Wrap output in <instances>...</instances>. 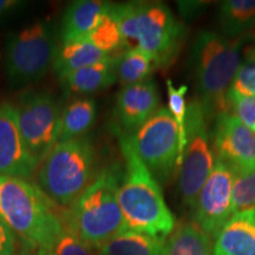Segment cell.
<instances>
[{"label":"cell","mask_w":255,"mask_h":255,"mask_svg":"<svg viewBox=\"0 0 255 255\" xmlns=\"http://www.w3.org/2000/svg\"><path fill=\"white\" fill-rule=\"evenodd\" d=\"M124 173L117 193L128 231L165 240L176 227L159 183L136 154L129 135H120Z\"/></svg>","instance_id":"1"},{"label":"cell","mask_w":255,"mask_h":255,"mask_svg":"<svg viewBox=\"0 0 255 255\" xmlns=\"http://www.w3.org/2000/svg\"><path fill=\"white\" fill-rule=\"evenodd\" d=\"M0 220L20 244L31 245L51 254L64 231L62 210L43 191L21 178L0 175Z\"/></svg>","instance_id":"2"},{"label":"cell","mask_w":255,"mask_h":255,"mask_svg":"<svg viewBox=\"0 0 255 255\" xmlns=\"http://www.w3.org/2000/svg\"><path fill=\"white\" fill-rule=\"evenodd\" d=\"M242 40L228 39L212 31L195 37L190 51V66L199 102L207 120L229 113L228 90L242 63Z\"/></svg>","instance_id":"3"},{"label":"cell","mask_w":255,"mask_h":255,"mask_svg":"<svg viewBox=\"0 0 255 255\" xmlns=\"http://www.w3.org/2000/svg\"><path fill=\"white\" fill-rule=\"evenodd\" d=\"M121 178L122 171L117 165L101 169L81 197L62 210L64 228L95 250L128 231L117 199Z\"/></svg>","instance_id":"4"},{"label":"cell","mask_w":255,"mask_h":255,"mask_svg":"<svg viewBox=\"0 0 255 255\" xmlns=\"http://www.w3.org/2000/svg\"><path fill=\"white\" fill-rule=\"evenodd\" d=\"M101 169L87 136L58 142L36 171L37 187L60 210H66L94 182Z\"/></svg>","instance_id":"5"},{"label":"cell","mask_w":255,"mask_h":255,"mask_svg":"<svg viewBox=\"0 0 255 255\" xmlns=\"http://www.w3.org/2000/svg\"><path fill=\"white\" fill-rule=\"evenodd\" d=\"M126 49L138 47L155 60L157 66L168 65L176 56L183 28L165 4L130 1L114 4Z\"/></svg>","instance_id":"6"},{"label":"cell","mask_w":255,"mask_h":255,"mask_svg":"<svg viewBox=\"0 0 255 255\" xmlns=\"http://www.w3.org/2000/svg\"><path fill=\"white\" fill-rule=\"evenodd\" d=\"M55 21L39 19L7 37L4 65L7 81L13 87L39 82L52 69L58 44Z\"/></svg>","instance_id":"7"},{"label":"cell","mask_w":255,"mask_h":255,"mask_svg":"<svg viewBox=\"0 0 255 255\" xmlns=\"http://www.w3.org/2000/svg\"><path fill=\"white\" fill-rule=\"evenodd\" d=\"M130 136L137 156L158 183H167L180 167L178 128L168 108H159Z\"/></svg>","instance_id":"8"},{"label":"cell","mask_w":255,"mask_h":255,"mask_svg":"<svg viewBox=\"0 0 255 255\" xmlns=\"http://www.w3.org/2000/svg\"><path fill=\"white\" fill-rule=\"evenodd\" d=\"M214 163L206 114L199 102L193 101L188 104L186 144L178 167V191L184 206L193 208Z\"/></svg>","instance_id":"9"},{"label":"cell","mask_w":255,"mask_h":255,"mask_svg":"<svg viewBox=\"0 0 255 255\" xmlns=\"http://www.w3.org/2000/svg\"><path fill=\"white\" fill-rule=\"evenodd\" d=\"M19 129L28 151L39 165L59 142L62 104L46 91H27L14 105Z\"/></svg>","instance_id":"10"},{"label":"cell","mask_w":255,"mask_h":255,"mask_svg":"<svg viewBox=\"0 0 255 255\" xmlns=\"http://www.w3.org/2000/svg\"><path fill=\"white\" fill-rule=\"evenodd\" d=\"M232 170L215 159L214 168L201 188L193 210V221L215 239L232 216Z\"/></svg>","instance_id":"11"},{"label":"cell","mask_w":255,"mask_h":255,"mask_svg":"<svg viewBox=\"0 0 255 255\" xmlns=\"http://www.w3.org/2000/svg\"><path fill=\"white\" fill-rule=\"evenodd\" d=\"M214 158L232 171L255 170V132L231 113L215 117L212 131Z\"/></svg>","instance_id":"12"},{"label":"cell","mask_w":255,"mask_h":255,"mask_svg":"<svg viewBox=\"0 0 255 255\" xmlns=\"http://www.w3.org/2000/svg\"><path fill=\"white\" fill-rule=\"evenodd\" d=\"M37 168L21 136L14 105L0 103V175L27 181Z\"/></svg>","instance_id":"13"},{"label":"cell","mask_w":255,"mask_h":255,"mask_svg":"<svg viewBox=\"0 0 255 255\" xmlns=\"http://www.w3.org/2000/svg\"><path fill=\"white\" fill-rule=\"evenodd\" d=\"M157 85L151 79L121 89L115 105V117L124 135H132L158 110Z\"/></svg>","instance_id":"14"},{"label":"cell","mask_w":255,"mask_h":255,"mask_svg":"<svg viewBox=\"0 0 255 255\" xmlns=\"http://www.w3.org/2000/svg\"><path fill=\"white\" fill-rule=\"evenodd\" d=\"M215 255H255V209L233 214L214 239Z\"/></svg>","instance_id":"15"},{"label":"cell","mask_w":255,"mask_h":255,"mask_svg":"<svg viewBox=\"0 0 255 255\" xmlns=\"http://www.w3.org/2000/svg\"><path fill=\"white\" fill-rule=\"evenodd\" d=\"M111 2L101 0H77L64 11L59 27L62 43L85 38L107 13Z\"/></svg>","instance_id":"16"},{"label":"cell","mask_w":255,"mask_h":255,"mask_svg":"<svg viewBox=\"0 0 255 255\" xmlns=\"http://www.w3.org/2000/svg\"><path fill=\"white\" fill-rule=\"evenodd\" d=\"M120 53L111 55L100 63L70 73L59 79L64 90L71 95H89L111 87L117 81Z\"/></svg>","instance_id":"17"},{"label":"cell","mask_w":255,"mask_h":255,"mask_svg":"<svg viewBox=\"0 0 255 255\" xmlns=\"http://www.w3.org/2000/svg\"><path fill=\"white\" fill-rule=\"evenodd\" d=\"M108 57L109 55L98 50L90 41L81 38L59 44L52 69L58 78L62 79L70 73L100 63Z\"/></svg>","instance_id":"18"},{"label":"cell","mask_w":255,"mask_h":255,"mask_svg":"<svg viewBox=\"0 0 255 255\" xmlns=\"http://www.w3.org/2000/svg\"><path fill=\"white\" fill-rule=\"evenodd\" d=\"M163 255H215L214 239L194 221L182 222L164 242Z\"/></svg>","instance_id":"19"},{"label":"cell","mask_w":255,"mask_h":255,"mask_svg":"<svg viewBox=\"0 0 255 255\" xmlns=\"http://www.w3.org/2000/svg\"><path fill=\"white\" fill-rule=\"evenodd\" d=\"M97 107L90 98H75L63 108L59 142L85 136L96 121Z\"/></svg>","instance_id":"20"},{"label":"cell","mask_w":255,"mask_h":255,"mask_svg":"<svg viewBox=\"0 0 255 255\" xmlns=\"http://www.w3.org/2000/svg\"><path fill=\"white\" fill-rule=\"evenodd\" d=\"M164 242L144 233L124 231L97 252L100 255H163Z\"/></svg>","instance_id":"21"},{"label":"cell","mask_w":255,"mask_h":255,"mask_svg":"<svg viewBox=\"0 0 255 255\" xmlns=\"http://www.w3.org/2000/svg\"><path fill=\"white\" fill-rule=\"evenodd\" d=\"M222 36L237 39L255 26V0H227L220 5Z\"/></svg>","instance_id":"22"},{"label":"cell","mask_w":255,"mask_h":255,"mask_svg":"<svg viewBox=\"0 0 255 255\" xmlns=\"http://www.w3.org/2000/svg\"><path fill=\"white\" fill-rule=\"evenodd\" d=\"M156 68H158L157 64L148 53L138 47H130L119 56L117 81L123 87L137 84L149 79Z\"/></svg>","instance_id":"23"},{"label":"cell","mask_w":255,"mask_h":255,"mask_svg":"<svg viewBox=\"0 0 255 255\" xmlns=\"http://www.w3.org/2000/svg\"><path fill=\"white\" fill-rule=\"evenodd\" d=\"M85 39L109 56L114 53L116 55L121 52V50L126 49V43L121 31L119 19L115 13L114 4L110 5L107 13L101 18L100 23L96 25V27L85 37Z\"/></svg>","instance_id":"24"},{"label":"cell","mask_w":255,"mask_h":255,"mask_svg":"<svg viewBox=\"0 0 255 255\" xmlns=\"http://www.w3.org/2000/svg\"><path fill=\"white\" fill-rule=\"evenodd\" d=\"M232 215L255 209V170L232 171Z\"/></svg>","instance_id":"25"},{"label":"cell","mask_w":255,"mask_h":255,"mask_svg":"<svg viewBox=\"0 0 255 255\" xmlns=\"http://www.w3.org/2000/svg\"><path fill=\"white\" fill-rule=\"evenodd\" d=\"M168 91V109L178 128V138H180V163L182 158L184 144H186V117L188 104L186 102V95L188 88L186 85L175 88L173 82L167 81Z\"/></svg>","instance_id":"26"},{"label":"cell","mask_w":255,"mask_h":255,"mask_svg":"<svg viewBox=\"0 0 255 255\" xmlns=\"http://www.w3.org/2000/svg\"><path fill=\"white\" fill-rule=\"evenodd\" d=\"M228 94L255 97V51H250L246 59L242 60Z\"/></svg>","instance_id":"27"},{"label":"cell","mask_w":255,"mask_h":255,"mask_svg":"<svg viewBox=\"0 0 255 255\" xmlns=\"http://www.w3.org/2000/svg\"><path fill=\"white\" fill-rule=\"evenodd\" d=\"M52 255H100L97 250L83 242L73 233L64 228L53 245Z\"/></svg>","instance_id":"28"},{"label":"cell","mask_w":255,"mask_h":255,"mask_svg":"<svg viewBox=\"0 0 255 255\" xmlns=\"http://www.w3.org/2000/svg\"><path fill=\"white\" fill-rule=\"evenodd\" d=\"M229 113L255 132V97L228 94Z\"/></svg>","instance_id":"29"},{"label":"cell","mask_w":255,"mask_h":255,"mask_svg":"<svg viewBox=\"0 0 255 255\" xmlns=\"http://www.w3.org/2000/svg\"><path fill=\"white\" fill-rule=\"evenodd\" d=\"M18 250V238L0 220V255H14Z\"/></svg>","instance_id":"30"},{"label":"cell","mask_w":255,"mask_h":255,"mask_svg":"<svg viewBox=\"0 0 255 255\" xmlns=\"http://www.w3.org/2000/svg\"><path fill=\"white\" fill-rule=\"evenodd\" d=\"M25 6V1L18 0H0V21L5 20L12 14L17 13L21 7Z\"/></svg>","instance_id":"31"},{"label":"cell","mask_w":255,"mask_h":255,"mask_svg":"<svg viewBox=\"0 0 255 255\" xmlns=\"http://www.w3.org/2000/svg\"><path fill=\"white\" fill-rule=\"evenodd\" d=\"M14 255H52V254L47 253V252L40 250V248L31 246V245L20 244V247H19V250Z\"/></svg>","instance_id":"32"}]
</instances>
